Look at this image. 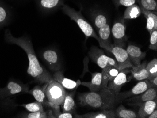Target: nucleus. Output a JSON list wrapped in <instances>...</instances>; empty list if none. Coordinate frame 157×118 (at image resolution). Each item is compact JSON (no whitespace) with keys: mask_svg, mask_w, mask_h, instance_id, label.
<instances>
[{"mask_svg":"<svg viewBox=\"0 0 157 118\" xmlns=\"http://www.w3.org/2000/svg\"><path fill=\"white\" fill-rule=\"evenodd\" d=\"M121 70L113 66H108L102 69V86L106 88L109 81L113 79L118 74Z\"/></svg>","mask_w":157,"mask_h":118,"instance_id":"412c9836","label":"nucleus"},{"mask_svg":"<svg viewBox=\"0 0 157 118\" xmlns=\"http://www.w3.org/2000/svg\"><path fill=\"white\" fill-rule=\"evenodd\" d=\"M45 84L42 86L36 85L32 89L29 90L28 94L33 96L35 100L41 103L44 105H47L48 101L45 94Z\"/></svg>","mask_w":157,"mask_h":118,"instance_id":"b1692460","label":"nucleus"},{"mask_svg":"<svg viewBox=\"0 0 157 118\" xmlns=\"http://www.w3.org/2000/svg\"><path fill=\"white\" fill-rule=\"evenodd\" d=\"M130 73V68L121 70L115 78L108 82L107 88L112 90L115 93H119L122 86L131 80L132 75H128V74Z\"/></svg>","mask_w":157,"mask_h":118,"instance_id":"f8f14e48","label":"nucleus"},{"mask_svg":"<svg viewBox=\"0 0 157 118\" xmlns=\"http://www.w3.org/2000/svg\"><path fill=\"white\" fill-rule=\"evenodd\" d=\"M148 80L151 83L153 87H157V76L149 78Z\"/></svg>","mask_w":157,"mask_h":118,"instance_id":"c9c22d12","label":"nucleus"},{"mask_svg":"<svg viewBox=\"0 0 157 118\" xmlns=\"http://www.w3.org/2000/svg\"><path fill=\"white\" fill-rule=\"evenodd\" d=\"M98 43L102 48H105L112 44L111 43L110 26L108 23L98 30Z\"/></svg>","mask_w":157,"mask_h":118,"instance_id":"dca6fc26","label":"nucleus"},{"mask_svg":"<svg viewBox=\"0 0 157 118\" xmlns=\"http://www.w3.org/2000/svg\"><path fill=\"white\" fill-rule=\"evenodd\" d=\"M92 75L91 81L90 82H81V85L87 87L90 92L98 91L103 89L102 86V73H91Z\"/></svg>","mask_w":157,"mask_h":118,"instance_id":"f3484780","label":"nucleus"},{"mask_svg":"<svg viewBox=\"0 0 157 118\" xmlns=\"http://www.w3.org/2000/svg\"><path fill=\"white\" fill-rule=\"evenodd\" d=\"M117 94L108 88H103L98 91L84 92L78 95V101L82 106L100 110H114L120 102Z\"/></svg>","mask_w":157,"mask_h":118,"instance_id":"f03ea898","label":"nucleus"},{"mask_svg":"<svg viewBox=\"0 0 157 118\" xmlns=\"http://www.w3.org/2000/svg\"><path fill=\"white\" fill-rule=\"evenodd\" d=\"M88 55L91 60L102 69L110 66H113L119 69L116 60L107 56L102 49L97 47L92 46L88 52Z\"/></svg>","mask_w":157,"mask_h":118,"instance_id":"39448f33","label":"nucleus"},{"mask_svg":"<svg viewBox=\"0 0 157 118\" xmlns=\"http://www.w3.org/2000/svg\"><path fill=\"white\" fill-rule=\"evenodd\" d=\"M141 14L140 7L136 4L127 7L124 12L123 18L124 19H136Z\"/></svg>","mask_w":157,"mask_h":118,"instance_id":"393cba45","label":"nucleus"},{"mask_svg":"<svg viewBox=\"0 0 157 118\" xmlns=\"http://www.w3.org/2000/svg\"><path fill=\"white\" fill-rule=\"evenodd\" d=\"M61 10L65 15L70 18L71 20H73L77 24L85 36L86 39L89 37H93L98 41V35L90 24L89 23L84 17L81 10L77 11L75 9L71 7L67 4H64Z\"/></svg>","mask_w":157,"mask_h":118,"instance_id":"7ed1b4c3","label":"nucleus"},{"mask_svg":"<svg viewBox=\"0 0 157 118\" xmlns=\"http://www.w3.org/2000/svg\"><path fill=\"white\" fill-rule=\"evenodd\" d=\"M75 118H115V110H102L97 112H89L83 115L75 114Z\"/></svg>","mask_w":157,"mask_h":118,"instance_id":"5701e85b","label":"nucleus"},{"mask_svg":"<svg viewBox=\"0 0 157 118\" xmlns=\"http://www.w3.org/2000/svg\"><path fill=\"white\" fill-rule=\"evenodd\" d=\"M40 55L51 71L56 72L60 70V59L59 53L56 49L51 48H45L40 51Z\"/></svg>","mask_w":157,"mask_h":118,"instance_id":"423d86ee","label":"nucleus"},{"mask_svg":"<svg viewBox=\"0 0 157 118\" xmlns=\"http://www.w3.org/2000/svg\"><path fill=\"white\" fill-rule=\"evenodd\" d=\"M146 62H144L137 67L133 66L130 68V72L132 77L137 81H143L148 79L149 73L146 69Z\"/></svg>","mask_w":157,"mask_h":118,"instance_id":"4be33fe9","label":"nucleus"},{"mask_svg":"<svg viewBox=\"0 0 157 118\" xmlns=\"http://www.w3.org/2000/svg\"><path fill=\"white\" fill-rule=\"evenodd\" d=\"M126 29L123 18L114 23L111 30L113 39L114 45L125 49L128 40L126 35Z\"/></svg>","mask_w":157,"mask_h":118,"instance_id":"6e6552de","label":"nucleus"},{"mask_svg":"<svg viewBox=\"0 0 157 118\" xmlns=\"http://www.w3.org/2000/svg\"><path fill=\"white\" fill-rule=\"evenodd\" d=\"M52 77L54 80L58 82L65 89L70 91L75 90L81 84L80 80L75 82L74 80L66 78L63 72L60 71L55 72Z\"/></svg>","mask_w":157,"mask_h":118,"instance_id":"4468645a","label":"nucleus"},{"mask_svg":"<svg viewBox=\"0 0 157 118\" xmlns=\"http://www.w3.org/2000/svg\"><path fill=\"white\" fill-rule=\"evenodd\" d=\"M21 118H55L53 114L52 111H38L36 112H29V113H25L21 116Z\"/></svg>","mask_w":157,"mask_h":118,"instance_id":"bb28decb","label":"nucleus"},{"mask_svg":"<svg viewBox=\"0 0 157 118\" xmlns=\"http://www.w3.org/2000/svg\"><path fill=\"white\" fill-rule=\"evenodd\" d=\"M139 6L146 10L157 11V0H136Z\"/></svg>","mask_w":157,"mask_h":118,"instance_id":"cd10ccee","label":"nucleus"},{"mask_svg":"<svg viewBox=\"0 0 157 118\" xmlns=\"http://www.w3.org/2000/svg\"><path fill=\"white\" fill-rule=\"evenodd\" d=\"M93 21L97 30L107 23V19L102 13H97L92 15Z\"/></svg>","mask_w":157,"mask_h":118,"instance_id":"c85d7f7f","label":"nucleus"},{"mask_svg":"<svg viewBox=\"0 0 157 118\" xmlns=\"http://www.w3.org/2000/svg\"><path fill=\"white\" fill-rule=\"evenodd\" d=\"M5 38L8 43L17 45L25 51L29 62L27 74L35 82L40 84H44L53 80L52 76L39 61L29 36L26 34L20 37H14L9 30H7Z\"/></svg>","mask_w":157,"mask_h":118,"instance_id":"f257e3e1","label":"nucleus"},{"mask_svg":"<svg viewBox=\"0 0 157 118\" xmlns=\"http://www.w3.org/2000/svg\"><path fill=\"white\" fill-rule=\"evenodd\" d=\"M8 17V11L3 6H0V24L4 23Z\"/></svg>","mask_w":157,"mask_h":118,"instance_id":"72a5a7b5","label":"nucleus"},{"mask_svg":"<svg viewBox=\"0 0 157 118\" xmlns=\"http://www.w3.org/2000/svg\"><path fill=\"white\" fill-rule=\"evenodd\" d=\"M157 97L153 100H149L140 104V108L137 113V118H148L157 108Z\"/></svg>","mask_w":157,"mask_h":118,"instance_id":"a211bd4d","label":"nucleus"},{"mask_svg":"<svg viewBox=\"0 0 157 118\" xmlns=\"http://www.w3.org/2000/svg\"><path fill=\"white\" fill-rule=\"evenodd\" d=\"M153 87L149 80H143L141 82L137 83L131 89L126 92H119L117 94V99L121 102L124 101L128 98L136 96L144 92L149 88Z\"/></svg>","mask_w":157,"mask_h":118,"instance_id":"9b49d317","label":"nucleus"},{"mask_svg":"<svg viewBox=\"0 0 157 118\" xmlns=\"http://www.w3.org/2000/svg\"><path fill=\"white\" fill-rule=\"evenodd\" d=\"M55 118H73V116L72 113H68V112H63L59 113L56 114L55 116Z\"/></svg>","mask_w":157,"mask_h":118,"instance_id":"f704fd0d","label":"nucleus"},{"mask_svg":"<svg viewBox=\"0 0 157 118\" xmlns=\"http://www.w3.org/2000/svg\"><path fill=\"white\" fill-rule=\"evenodd\" d=\"M149 48L153 51H157V30H154L150 34Z\"/></svg>","mask_w":157,"mask_h":118,"instance_id":"2f4dec72","label":"nucleus"},{"mask_svg":"<svg viewBox=\"0 0 157 118\" xmlns=\"http://www.w3.org/2000/svg\"><path fill=\"white\" fill-rule=\"evenodd\" d=\"M140 8L141 13L144 15L147 20L146 29L151 34L153 30H157V11L146 10L141 7Z\"/></svg>","mask_w":157,"mask_h":118,"instance_id":"6ab92c4d","label":"nucleus"},{"mask_svg":"<svg viewBox=\"0 0 157 118\" xmlns=\"http://www.w3.org/2000/svg\"><path fill=\"white\" fill-rule=\"evenodd\" d=\"M148 118H157V108L154 110L153 112L149 115Z\"/></svg>","mask_w":157,"mask_h":118,"instance_id":"e433bc0d","label":"nucleus"},{"mask_svg":"<svg viewBox=\"0 0 157 118\" xmlns=\"http://www.w3.org/2000/svg\"><path fill=\"white\" fill-rule=\"evenodd\" d=\"M44 84L48 101L55 105L60 106L67 94L65 88L54 80Z\"/></svg>","mask_w":157,"mask_h":118,"instance_id":"20e7f679","label":"nucleus"},{"mask_svg":"<svg viewBox=\"0 0 157 118\" xmlns=\"http://www.w3.org/2000/svg\"><path fill=\"white\" fill-rule=\"evenodd\" d=\"M22 1L24 2H25V3H28V2H29L31 1H32V0H22Z\"/></svg>","mask_w":157,"mask_h":118,"instance_id":"4c0bfd02","label":"nucleus"},{"mask_svg":"<svg viewBox=\"0 0 157 118\" xmlns=\"http://www.w3.org/2000/svg\"><path fill=\"white\" fill-rule=\"evenodd\" d=\"M129 60L134 67H137L141 64V61L146 56V52H142L138 47L129 45L126 49Z\"/></svg>","mask_w":157,"mask_h":118,"instance_id":"2eb2a0df","label":"nucleus"},{"mask_svg":"<svg viewBox=\"0 0 157 118\" xmlns=\"http://www.w3.org/2000/svg\"><path fill=\"white\" fill-rule=\"evenodd\" d=\"M66 0H35V6L40 13L49 14L59 10L64 5Z\"/></svg>","mask_w":157,"mask_h":118,"instance_id":"1a4fd4ad","label":"nucleus"},{"mask_svg":"<svg viewBox=\"0 0 157 118\" xmlns=\"http://www.w3.org/2000/svg\"><path fill=\"white\" fill-rule=\"evenodd\" d=\"M146 69L149 73V78L157 76V59H153L146 65Z\"/></svg>","mask_w":157,"mask_h":118,"instance_id":"7c9ffc66","label":"nucleus"},{"mask_svg":"<svg viewBox=\"0 0 157 118\" xmlns=\"http://www.w3.org/2000/svg\"><path fill=\"white\" fill-rule=\"evenodd\" d=\"M116 8L120 6L128 7L136 3V0H112Z\"/></svg>","mask_w":157,"mask_h":118,"instance_id":"473e14b6","label":"nucleus"},{"mask_svg":"<svg viewBox=\"0 0 157 118\" xmlns=\"http://www.w3.org/2000/svg\"><path fill=\"white\" fill-rule=\"evenodd\" d=\"M157 96V87H152L141 94L129 97L124 100L130 105L139 106L146 101L154 99Z\"/></svg>","mask_w":157,"mask_h":118,"instance_id":"ddd939ff","label":"nucleus"},{"mask_svg":"<svg viewBox=\"0 0 157 118\" xmlns=\"http://www.w3.org/2000/svg\"><path fill=\"white\" fill-rule=\"evenodd\" d=\"M116 118H137L136 112L132 110L127 109L122 105H121L115 110Z\"/></svg>","mask_w":157,"mask_h":118,"instance_id":"a878e982","label":"nucleus"},{"mask_svg":"<svg viewBox=\"0 0 157 118\" xmlns=\"http://www.w3.org/2000/svg\"><path fill=\"white\" fill-rule=\"evenodd\" d=\"M21 106L24 107L29 112H36L38 111H44L43 105L41 103L35 101L29 104H23Z\"/></svg>","mask_w":157,"mask_h":118,"instance_id":"c756f323","label":"nucleus"},{"mask_svg":"<svg viewBox=\"0 0 157 118\" xmlns=\"http://www.w3.org/2000/svg\"><path fill=\"white\" fill-rule=\"evenodd\" d=\"M29 86L22 83L10 81L7 86L0 89V98H4L7 97L19 94H28Z\"/></svg>","mask_w":157,"mask_h":118,"instance_id":"9d476101","label":"nucleus"},{"mask_svg":"<svg viewBox=\"0 0 157 118\" xmlns=\"http://www.w3.org/2000/svg\"><path fill=\"white\" fill-rule=\"evenodd\" d=\"M114 55L120 70L123 69L131 68L133 65L129 60L127 51L125 48L114 45L112 44L105 48Z\"/></svg>","mask_w":157,"mask_h":118,"instance_id":"0eeeda50","label":"nucleus"},{"mask_svg":"<svg viewBox=\"0 0 157 118\" xmlns=\"http://www.w3.org/2000/svg\"><path fill=\"white\" fill-rule=\"evenodd\" d=\"M76 92L75 90L73 92H67L65 99L62 104L63 112L75 114L76 112V105L74 100V95Z\"/></svg>","mask_w":157,"mask_h":118,"instance_id":"aec40b11","label":"nucleus"}]
</instances>
